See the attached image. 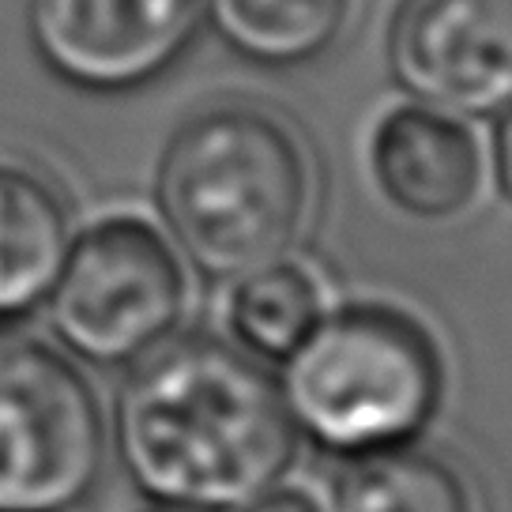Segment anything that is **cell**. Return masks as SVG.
<instances>
[{
    "mask_svg": "<svg viewBox=\"0 0 512 512\" xmlns=\"http://www.w3.org/2000/svg\"><path fill=\"white\" fill-rule=\"evenodd\" d=\"M185 305L189 279L170 238L140 215H106L72 238L46 317L76 362L128 369L174 339Z\"/></svg>",
    "mask_w": 512,
    "mask_h": 512,
    "instance_id": "cell-4",
    "label": "cell"
},
{
    "mask_svg": "<svg viewBox=\"0 0 512 512\" xmlns=\"http://www.w3.org/2000/svg\"><path fill=\"white\" fill-rule=\"evenodd\" d=\"M200 19V0H27L38 61L95 95L159 80L192 46Z\"/></svg>",
    "mask_w": 512,
    "mask_h": 512,
    "instance_id": "cell-6",
    "label": "cell"
},
{
    "mask_svg": "<svg viewBox=\"0 0 512 512\" xmlns=\"http://www.w3.org/2000/svg\"><path fill=\"white\" fill-rule=\"evenodd\" d=\"M113 448L162 509L245 512L290 467L294 426L279 381L253 354L215 336H174L128 366Z\"/></svg>",
    "mask_w": 512,
    "mask_h": 512,
    "instance_id": "cell-1",
    "label": "cell"
},
{
    "mask_svg": "<svg viewBox=\"0 0 512 512\" xmlns=\"http://www.w3.org/2000/svg\"><path fill=\"white\" fill-rule=\"evenodd\" d=\"M102 467L95 384L53 339L0 324V512H72Z\"/></svg>",
    "mask_w": 512,
    "mask_h": 512,
    "instance_id": "cell-5",
    "label": "cell"
},
{
    "mask_svg": "<svg viewBox=\"0 0 512 512\" xmlns=\"http://www.w3.org/2000/svg\"><path fill=\"white\" fill-rule=\"evenodd\" d=\"M332 512H475L460 467L418 448L358 456L339 479Z\"/></svg>",
    "mask_w": 512,
    "mask_h": 512,
    "instance_id": "cell-11",
    "label": "cell"
},
{
    "mask_svg": "<svg viewBox=\"0 0 512 512\" xmlns=\"http://www.w3.org/2000/svg\"><path fill=\"white\" fill-rule=\"evenodd\" d=\"M369 170L381 196L415 223H456L482 200L486 151L464 117L396 106L373 128Z\"/></svg>",
    "mask_w": 512,
    "mask_h": 512,
    "instance_id": "cell-8",
    "label": "cell"
},
{
    "mask_svg": "<svg viewBox=\"0 0 512 512\" xmlns=\"http://www.w3.org/2000/svg\"><path fill=\"white\" fill-rule=\"evenodd\" d=\"M445 388L430 332L388 305H347L283 358L279 396L294 433L332 456L411 445Z\"/></svg>",
    "mask_w": 512,
    "mask_h": 512,
    "instance_id": "cell-3",
    "label": "cell"
},
{
    "mask_svg": "<svg viewBox=\"0 0 512 512\" xmlns=\"http://www.w3.org/2000/svg\"><path fill=\"white\" fill-rule=\"evenodd\" d=\"M245 512H324L317 497L298 490V486H272L268 494H260Z\"/></svg>",
    "mask_w": 512,
    "mask_h": 512,
    "instance_id": "cell-13",
    "label": "cell"
},
{
    "mask_svg": "<svg viewBox=\"0 0 512 512\" xmlns=\"http://www.w3.org/2000/svg\"><path fill=\"white\" fill-rule=\"evenodd\" d=\"M354 0H200V16L238 57L298 68L336 46Z\"/></svg>",
    "mask_w": 512,
    "mask_h": 512,
    "instance_id": "cell-10",
    "label": "cell"
},
{
    "mask_svg": "<svg viewBox=\"0 0 512 512\" xmlns=\"http://www.w3.org/2000/svg\"><path fill=\"white\" fill-rule=\"evenodd\" d=\"M494 177L505 192V200L512 204V110L501 113V125L494 136Z\"/></svg>",
    "mask_w": 512,
    "mask_h": 512,
    "instance_id": "cell-14",
    "label": "cell"
},
{
    "mask_svg": "<svg viewBox=\"0 0 512 512\" xmlns=\"http://www.w3.org/2000/svg\"><path fill=\"white\" fill-rule=\"evenodd\" d=\"M324 287L298 260H279L234 279L226 305L230 332L253 358L283 362L324 317Z\"/></svg>",
    "mask_w": 512,
    "mask_h": 512,
    "instance_id": "cell-12",
    "label": "cell"
},
{
    "mask_svg": "<svg viewBox=\"0 0 512 512\" xmlns=\"http://www.w3.org/2000/svg\"><path fill=\"white\" fill-rule=\"evenodd\" d=\"M388 61L418 106L464 121L512 110V0H407Z\"/></svg>",
    "mask_w": 512,
    "mask_h": 512,
    "instance_id": "cell-7",
    "label": "cell"
},
{
    "mask_svg": "<svg viewBox=\"0 0 512 512\" xmlns=\"http://www.w3.org/2000/svg\"><path fill=\"white\" fill-rule=\"evenodd\" d=\"M147 512H185V509H162V505H155V509H147Z\"/></svg>",
    "mask_w": 512,
    "mask_h": 512,
    "instance_id": "cell-15",
    "label": "cell"
},
{
    "mask_svg": "<svg viewBox=\"0 0 512 512\" xmlns=\"http://www.w3.org/2000/svg\"><path fill=\"white\" fill-rule=\"evenodd\" d=\"M166 238L208 279L287 260L313 215V162L298 128L260 106H211L177 125L155 170Z\"/></svg>",
    "mask_w": 512,
    "mask_h": 512,
    "instance_id": "cell-2",
    "label": "cell"
},
{
    "mask_svg": "<svg viewBox=\"0 0 512 512\" xmlns=\"http://www.w3.org/2000/svg\"><path fill=\"white\" fill-rule=\"evenodd\" d=\"M72 238L61 192L27 166L0 162V324L46 305Z\"/></svg>",
    "mask_w": 512,
    "mask_h": 512,
    "instance_id": "cell-9",
    "label": "cell"
}]
</instances>
